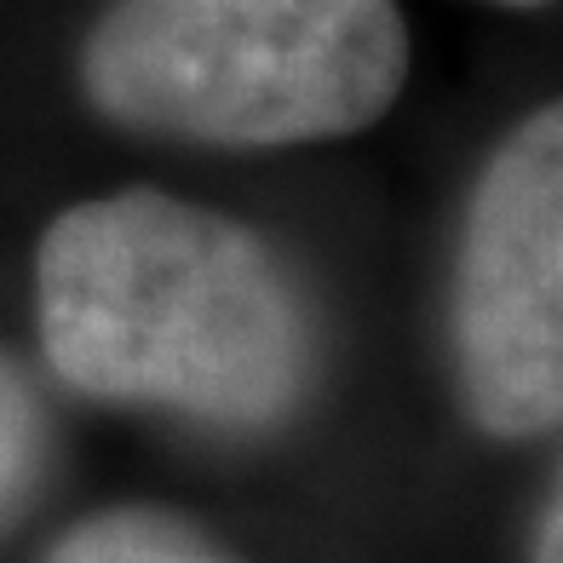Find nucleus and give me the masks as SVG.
I'll list each match as a JSON object with an SVG mask.
<instances>
[{
    "label": "nucleus",
    "mask_w": 563,
    "mask_h": 563,
    "mask_svg": "<svg viewBox=\"0 0 563 563\" xmlns=\"http://www.w3.org/2000/svg\"><path fill=\"white\" fill-rule=\"evenodd\" d=\"M41 351L69 391L271 431L311 397L317 317L282 253L167 190L64 208L35 247Z\"/></svg>",
    "instance_id": "f257e3e1"
},
{
    "label": "nucleus",
    "mask_w": 563,
    "mask_h": 563,
    "mask_svg": "<svg viewBox=\"0 0 563 563\" xmlns=\"http://www.w3.org/2000/svg\"><path fill=\"white\" fill-rule=\"evenodd\" d=\"M402 81L397 0H110L81 41V92L104 121L213 150L351 139Z\"/></svg>",
    "instance_id": "f03ea898"
},
{
    "label": "nucleus",
    "mask_w": 563,
    "mask_h": 563,
    "mask_svg": "<svg viewBox=\"0 0 563 563\" xmlns=\"http://www.w3.org/2000/svg\"><path fill=\"white\" fill-rule=\"evenodd\" d=\"M454 402L483 438L563 426V98L483 162L449 282Z\"/></svg>",
    "instance_id": "7ed1b4c3"
},
{
    "label": "nucleus",
    "mask_w": 563,
    "mask_h": 563,
    "mask_svg": "<svg viewBox=\"0 0 563 563\" xmlns=\"http://www.w3.org/2000/svg\"><path fill=\"white\" fill-rule=\"evenodd\" d=\"M41 563H242V558L224 552L196 523L173 518V511L115 506L75 523Z\"/></svg>",
    "instance_id": "20e7f679"
},
{
    "label": "nucleus",
    "mask_w": 563,
    "mask_h": 563,
    "mask_svg": "<svg viewBox=\"0 0 563 563\" xmlns=\"http://www.w3.org/2000/svg\"><path fill=\"white\" fill-rule=\"evenodd\" d=\"M46 460V420L23 374L0 356V523L30 500Z\"/></svg>",
    "instance_id": "39448f33"
},
{
    "label": "nucleus",
    "mask_w": 563,
    "mask_h": 563,
    "mask_svg": "<svg viewBox=\"0 0 563 563\" xmlns=\"http://www.w3.org/2000/svg\"><path fill=\"white\" fill-rule=\"evenodd\" d=\"M529 563H563V472H558V489L541 506V523H534Z\"/></svg>",
    "instance_id": "423d86ee"
},
{
    "label": "nucleus",
    "mask_w": 563,
    "mask_h": 563,
    "mask_svg": "<svg viewBox=\"0 0 563 563\" xmlns=\"http://www.w3.org/2000/svg\"><path fill=\"white\" fill-rule=\"evenodd\" d=\"M495 7H523L529 12V7H552V0H495Z\"/></svg>",
    "instance_id": "0eeeda50"
}]
</instances>
